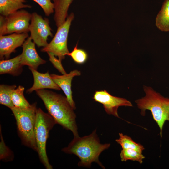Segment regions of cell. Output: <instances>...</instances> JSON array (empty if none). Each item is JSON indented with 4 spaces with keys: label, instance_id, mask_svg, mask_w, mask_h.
<instances>
[{
    "label": "cell",
    "instance_id": "5b68a950",
    "mask_svg": "<svg viewBox=\"0 0 169 169\" xmlns=\"http://www.w3.org/2000/svg\"><path fill=\"white\" fill-rule=\"evenodd\" d=\"M56 124L48 113L44 112L40 108L37 109L34 131L36 151L40 161L46 169H53L47 156L46 145L49 131Z\"/></svg>",
    "mask_w": 169,
    "mask_h": 169
},
{
    "label": "cell",
    "instance_id": "52a82bcc",
    "mask_svg": "<svg viewBox=\"0 0 169 169\" xmlns=\"http://www.w3.org/2000/svg\"><path fill=\"white\" fill-rule=\"evenodd\" d=\"M31 17V13L23 9L7 16L1 15L0 35L28 33Z\"/></svg>",
    "mask_w": 169,
    "mask_h": 169
},
{
    "label": "cell",
    "instance_id": "603a6c76",
    "mask_svg": "<svg viewBox=\"0 0 169 169\" xmlns=\"http://www.w3.org/2000/svg\"><path fill=\"white\" fill-rule=\"evenodd\" d=\"M0 136V160L6 161H11L13 158V154L9 148L5 144L2 135L1 127Z\"/></svg>",
    "mask_w": 169,
    "mask_h": 169
},
{
    "label": "cell",
    "instance_id": "ac0fdd59",
    "mask_svg": "<svg viewBox=\"0 0 169 169\" xmlns=\"http://www.w3.org/2000/svg\"><path fill=\"white\" fill-rule=\"evenodd\" d=\"M24 87L19 85L12 91L11 98L14 107L25 109L30 106L31 104L27 101L24 95Z\"/></svg>",
    "mask_w": 169,
    "mask_h": 169
},
{
    "label": "cell",
    "instance_id": "277c9868",
    "mask_svg": "<svg viewBox=\"0 0 169 169\" xmlns=\"http://www.w3.org/2000/svg\"><path fill=\"white\" fill-rule=\"evenodd\" d=\"M37 109L36 103L27 108L13 107L10 109L16 120L18 133L22 143L36 151L34 131Z\"/></svg>",
    "mask_w": 169,
    "mask_h": 169
},
{
    "label": "cell",
    "instance_id": "2e32d148",
    "mask_svg": "<svg viewBox=\"0 0 169 169\" xmlns=\"http://www.w3.org/2000/svg\"><path fill=\"white\" fill-rule=\"evenodd\" d=\"M25 0H0V13L7 16L25 8H31V6L24 3Z\"/></svg>",
    "mask_w": 169,
    "mask_h": 169
},
{
    "label": "cell",
    "instance_id": "9c48e42d",
    "mask_svg": "<svg viewBox=\"0 0 169 169\" xmlns=\"http://www.w3.org/2000/svg\"><path fill=\"white\" fill-rule=\"evenodd\" d=\"M93 98L95 102L102 104L106 112L120 118L118 113L119 107L133 106L132 103L127 99L113 96L105 90L96 91Z\"/></svg>",
    "mask_w": 169,
    "mask_h": 169
},
{
    "label": "cell",
    "instance_id": "8992f818",
    "mask_svg": "<svg viewBox=\"0 0 169 169\" xmlns=\"http://www.w3.org/2000/svg\"><path fill=\"white\" fill-rule=\"evenodd\" d=\"M74 14L71 13L65 21L59 27L53 38L50 43L41 49L42 52L50 53L62 61L69 52L67 46L69 33Z\"/></svg>",
    "mask_w": 169,
    "mask_h": 169
},
{
    "label": "cell",
    "instance_id": "44dd1931",
    "mask_svg": "<svg viewBox=\"0 0 169 169\" xmlns=\"http://www.w3.org/2000/svg\"><path fill=\"white\" fill-rule=\"evenodd\" d=\"M120 156L122 161L129 160L138 161L140 164L142 163L143 160L145 158L142 152L131 149H122Z\"/></svg>",
    "mask_w": 169,
    "mask_h": 169
},
{
    "label": "cell",
    "instance_id": "7402d4cb",
    "mask_svg": "<svg viewBox=\"0 0 169 169\" xmlns=\"http://www.w3.org/2000/svg\"><path fill=\"white\" fill-rule=\"evenodd\" d=\"M78 43L74 47L73 50L67 54L70 56L73 61L79 64L85 63L87 60L88 55L87 53L82 49L78 48Z\"/></svg>",
    "mask_w": 169,
    "mask_h": 169
},
{
    "label": "cell",
    "instance_id": "e0dca14e",
    "mask_svg": "<svg viewBox=\"0 0 169 169\" xmlns=\"http://www.w3.org/2000/svg\"><path fill=\"white\" fill-rule=\"evenodd\" d=\"M156 25L161 31L169 32V0H165L156 18Z\"/></svg>",
    "mask_w": 169,
    "mask_h": 169
},
{
    "label": "cell",
    "instance_id": "9a60e30c",
    "mask_svg": "<svg viewBox=\"0 0 169 169\" xmlns=\"http://www.w3.org/2000/svg\"><path fill=\"white\" fill-rule=\"evenodd\" d=\"M73 0H55L54 19L58 27L62 24L68 16L69 8Z\"/></svg>",
    "mask_w": 169,
    "mask_h": 169
},
{
    "label": "cell",
    "instance_id": "cb8c5ba5",
    "mask_svg": "<svg viewBox=\"0 0 169 169\" xmlns=\"http://www.w3.org/2000/svg\"><path fill=\"white\" fill-rule=\"evenodd\" d=\"M42 8L46 16H48L54 12V4L55 0H32Z\"/></svg>",
    "mask_w": 169,
    "mask_h": 169
},
{
    "label": "cell",
    "instance_id": "7c38bea8",
    "mask_svg": "<svg viewBox=\"0 0 169 169\" xmlns=\"http://www.w3.org/2000/svg\"><path fill=\"white\" fill-rule=\"evenodd\" d=\"M80 75V72L76 69L71 71L69 74L61 75L55 74H50L53 81L63 90L68 101L74 110L76 109V107L73 99L71 83L74 77Z\"/></svg>",
    "mask_w": 169,
    "mask_h": 169
},
{
    "label": "cell",
    "instance_id": "5bb4252c",
    "mask_svg": "<svg viewBox=\"0 0 169 169\" xmlns=\"http://www.w3.org/2000/svg\"><path fill=\"white\" fill-rule=\"evenodd\" d=\"M23 65L21 63V55L10 59L1 60L0 74H9L17 76L21 74Z\"/></svg>",
    "mask_w": 169,
    "mask_h": 169
},
{
    "label": "cell",
    "instance_id": "d6986e66",
    "mask_svg": "<svg viewBox=\"0 0 169 169\" xmlns=\"http://www.w3.org/2000/svg\"><path fill=\"white\" fill-rule=\"evenodd\" d=\"M17 87L15 84L0 85V103L10 109L14 107L11 98L12 91Z\"/></svg>",
    "mask_w": 169,
    "mask_h": 169
},
{
    "label": "cell",
    "instance_id": "8fae6325",
    "mask_svg": "<svg viewBox=\"0 0 169 169\" xmlns=\"http://www.w3.org/2000/svg\"><path fill=\"white\" fill-rule=\"evenodd\" d=\"M35 44L30 37L24 41L22 47L23 51L21 55V63L23 65L37 70L40 65L45 64L46 61L38 54L35 48Z\"/></svg>",
    "mask_w": 169,
    "mask_h": 169
},
{
    "label": "cell",
    "instance_id": "3957f363",
    "mask_svg": "<svg viewBox=\"0 0 169 169\" xmlns=\"http://www.w3.org/2000/svg\"><path fill=\"white\" fill-rule=\"evenodd\" d=\"M145 96L135 101L142 116L145 115L146 110L151 112L154 120L160 130L161 137L164 123L169 122V98L163 96L151 87L144 86Z\"/></svg>",
    "mask_w": 169,
    "mask_h": 169
},
{
    "label": "cell",
    "instance_id": "30bf717a",
    "mask_svg": "<svg viewBox=\"0 0 169 169\" xmlns=\"http://www.w3.org/2000/svg\"><path fill=\"white\" fill-rule=\"evenodd\" d=\"M28 37V33L0 35V59H8L11 54L15 52L17 48L22 46Z\"/></svg>",
    "mask_w": 169,
    "mask_h": 169
},
{
    "label": "cell",
    "instance_id": "ba28073f",
    "mask_svg": "<svg viewBox=\"0 0 169 169\" xmlns=\"http://www.w3.org/2000/svg\"><path fill=\"white\" fill-rule=\"evenodd\" d=\"M29 30L30 37L38 47L46 46L48 44V37L53 36L49 20L36 12L31 13Z\"/></svg>",
    "mask_w": 169,
    "mask_h": 169
},
{
    "label": "cell",
    "instance_id": "6da1fadb",
    "mask_svg": "<svg viewBox=\"0 0 169 169\" xmlns=\"http://www.w3.org/2000/svg\"><path fill=\"white\" fill-rule=\"evenodd\" d=\"M43 101L48 113L62 127L70 131L74 137L79 136L76 115L66 97L45 89L35 91Z\"/></svg>",
    "mask_w": 169,
    "mask_h": 169
},
{
    "label": "cell",
    "instance_id": "ffe728a7",
    "mask_svg": "<svg viewBox=\"0 0 169 169\" xmlns=\"http://www.w3.org/2000/svg\"><path fill=\"white\" fill-rule=\"evenodd\" d=\"M115 141L121 146L122 149H133L142 153L145 149L142 145L136 142L131 137L122 133H119V138Z\"/></svg>",
    "mask_w": 169,
    "mask_h": 169
},
{
    "label": "cell",
    "instance_id": "7a4b0ae2",
    "mask_svg": "<svg viewBox=\"0 0 169 169\" xmlns=\"http://www.w3.org/2000/svg\"><path fill=\"white\" fill-rule=\"evenodd\" d=\"M110 146V143H100L95 130L88 135L74 137L68 146L63 148L62 151L77 156L80 160L78 164L79 166L89 168L92 163L95 162L102 168H105L100 161L99 156Z\"/></svg>",
    "mask_w": 169,
    "mask_h": 169
},
{
    "label": "cell",
    "instance_id": "4fadbf2b",
    "mask_svg": "<svg viewBox=\"0 0 169 169\" xmlns=\"http://www.w3.org/2000/svg\"><path fill=\"white\" fill-rule=\"evenodd\" d=\"M32 73L33 78V84L32 86L28 89L26 92L28 94L37 90L46 89H52L59 90L60 88L53 81L50 74L48 71L43 73L37 70L29 67Z\"/></svg>",
    "mask_w": 169,
    "mask_h": 169
},
{
    "label": "cell",
    "instance_id": "d4e9b609",
    "mask_svg": "<svg viewBox=\"0 0 169 169\" xmlns=\"http://www.w3.org/2000/svg\"><path fill=\"white\" fill-rule=\"evenodd\" d=\"M49 58V60L55 67L62 74H67L62 65L61 61L56 57L50 53H47Z\"/></svg>",
    "mask_w": 169,
    "mask_h": 169
}]
</instances>
